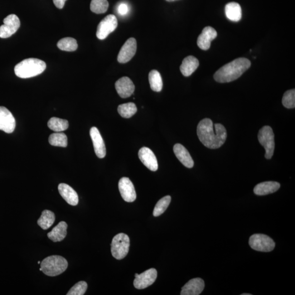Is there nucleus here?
I'll return each mask as SVG.
<instances>
[{"label": "nucleus", "instance_id": "a878e982", "mask_svg": "<svg viewBox=\"0 0 295 295\" xmlns=\"http://www.w3.org/2000/svg\"><path fill=\"white\" fill-rule=\"evenodd\" d=\"M149 81L152 90L156 92L161 91L163 83L161 74L157 70H152L149 72Z\"/></svg>", "mask_w": 295, "mask_h": 295}, {"label": "nucleus", "instance_id": "39448f33", "mask_svg": "<svg viewBox=\"0 0 295 295\" xmlns=\"http://www.w3.org/2000/svg\"><path fill=\"white\" fill-rule=\"evenodd\" d=\"M130 239L129 236L123 233H120L114 237L111 243V252L114 258L122 260L129 253Z\"/></svg>", "mask_w": 295, "mask_h": 295}, {"label": "nucleus", "instance_id": "5701e85b", "mask_svg": "<svg viewBox=\"0 0 295 295\" xmlns=\"http://www.w3.org/2000/svg\"><path fill=\"white\" fill-rule=\"evenodd\" d=\"M67 229L66 222L61 221L47 234L48 238L54 242L64 240L67 235Z\"/></svg>", "mask_w": 295, "mask_h": 295}, {"label": "nucleus", "instance_id": "c9c22d12", "mask_svg": "<svg viewBox=\"0 0 295 295\" xmlns=\"http://www.w3.org/2000/svg\"><path fill=\"white\" fill-rule=\"evenodd\" d=\"M66 1L67 0H53V2L57 8L62 9L64 7Z\"/></svg>", "mask_w": 295, "mask_h": 295}, {"label": "nucleus", "instance_id": "6e6552de", "mask_svg": "<svg viewBox=\"0 0 295 295\" xmlns=\"http://www.w3.org/2000/svg\"><path fill=\"white\" fill-rule=\"evenodd\" d=\"M118 27V20L113 14L106 16L100 22L97 28L96 36L99 40H103L110 33L113 32Z\"/></svg>", "mask_w": 295, "mask_h": 295}, {"label": "nucleus", "instance_id": "e433bc0d", "mask_svg": "<svg viewBox=\"0 0 295 295\" xmlns=\"http://www.w3.org/2000/svg\"><path fill=\"white\" fill-rule=\"evenodd\" d=\"M166 1H168V2H174V1H178V0H166Z\"/></svg>", "mask_w": 295, "mask_h": 295}, {"label": "nucleus", "instance_id": "cd10ccee", "mask_svg": "<svg viewBox=\"0 0 295 295\" xmlns=\"http://www.w3.org/2000/svg\"><path fill=\"white\" fill-rule=\"evenodd\" d=\"M57 46L61 51L74 52L78 48L77 41L74 38L65 37L62 38L57 43Z\"/></svg>", "mask_w": 295, "mask_h": 295}, {"label": "nucleus", "instance_id": "b1692460", "mask_svg": "<svg viewBox=\"0 0 295 295\" xmlns=\"http://www.w3.org/2000/svg\"><path fill=\"white\" fill-rule=\"evenodd\" d=\"M225 14L230 21L239 22L241 18V8L240 4L235 2L227 3L225 6Z\"/></svg>", "mask_w": 295, "mask_h": 295}, {"label": "nucleus", "instance_id": "72a5a7b5", "mask_svg": "<svg viewBox=\"0 0 295 295\" xmlns=\"http://www.w3.org/2000/svg\"><path fill=\"white\" fill-rule=\"evenodd\" d=\"M88 288V284L84 281H80L72 287L67 295H83Z\"/></svg>", "mask_w": 295, "mask_h": 295}, {"label": "nucleus", "instance_id": "f03ea898", "mask_svg": "<svg viewBox=\"0 0 295 295\" xmlns=\"http://www.w3.org/2000/svg\"><path fill=\"white\" fill-rule=\"evenodd\" d=\"M251 62L244 57H240L221 67L214 75V79L219 83H225L234 81L248 70Z\"/></svg>", "mask_w": 295, "mask_h": 295}, {"label": "nucleus", "instance_id": "f3484780", "mask_svg": "<svg viewBox=\"0 0 295 295\" xmlns=\"http://www.w3.org/2000/svg\"><path fill=\"white\" fill-rule=\"evenodd\" d=\"M90 134L97 157L100 159L105 158L106 155V146L103 138L98 128H91Z\"/></svg>", "mask_w": 295, "mask_h": 295}, {"label": "nucleus", "instance_id": "1a4fd4ad", "mask_svg": "<svg viewBox=\"0 0 295 295\" xmlns=\"http://www.w3.org/2000/svg\"><path fill=\"white\" fill-rule=\"evenodd\" d=\"M0 27V38H7L14 34L21 26V22L16 14H10L4 19Z\"/></svg>", "mask_w": 295, "mask_h": 295}, {"label": "nucleus", "instance_id": "c85d7f7f", "mask_svg": "<svg viewBox=\"0 0 295 295\" xmlns=\"http://www.w3.org/2000/svg\"><path fill=\"white\" fill-rule=\"evenodd\" d=\"M118 111L119 114L124 118H130L136 114L137 108L136 105L133 103H129L118 106Z\"/></svg>", "mask_w": 295, "mask_h": 295}, {"label": "nucleus", "instance_id": "ddd939ff", "mask_svg": "<svg viewBox=\"0 0 295 295\" xmlns=\"http://www.w3.org/2000/svg\"><path fill=\"white\" fill-rule=\"evenodd\" d=\"M16 120L12 113L7 108L0 107V130L7 134H11L16 128Z\"/></svg>", "mask_w": 295, "mask_h": 295}, {"label": "nucleus", "instance_id": "6ab92c4d", "mask_svg": "<svg viewBox=\"0 0 295 295\" xmlns=\"http://www.w3.org/2000/svg\"><path fill=\"white\" fill-rule=\"evenodd\" d=\"M58 190L67 204L71 206H77L79 204V196L73 188L65 183H61L58 186Z\"/></svg>", "mask_w": 295, "mask_h": 295}, {"label": "nucleus", "instance_id": "bb28decb", "mask_svg": "<svg viewBox=\"0 0 295 295\" xmlns=\"http://www.w3.org/2000/svg\"><path fill=\"white\" fill-rule=\"evenodd\" d=\"M48 127L56 133H60L69 128V122L67 120L53 117L48 121Z\"/></svg>", "mask_w": 295, "mask_h": 295}, {"label": "nucleus", "instance_id": "7c9ffc66", "mask_svg": "<svg viewBox=\"0 0 295 295\" xmlns=\"http://www.w3.org/2000/svg\"><path fill=\"white\" fill-rule=\"evenodd\" d=\"M171 201V197L170 196L163 197L160 200L154 208L153 215L159 216L163 214L167 210L168 206L170 205Z\"/></svg>", "mask_w": 295, "mask_h": 295}, {"label": "nucleus", "instance_id": "20e7f679", "mask_svg": "<svg viewBox=\"0 0 295 295\" xmlns=\"http://www.w3.org/2000/svg\"><path fill=\"white\" fill-rule=\"evenodd\" d=\"M68 267V262L59 255L48 256L42 261V271L48 276L55 277L64 272Z\"/></svg>", "mask_w": 295, "mask_h": 295}, {"label": "nucleus", "instance_id": "9d476101", "mask_svg": "<svg viewBox=\"0 0 295 295\" xmlns=\"http://www.w3.org/2000/svg\"><path fill=\"white\" fill-rule=\"evenodd\" d=\"M157 270L155 268H151L143 273L135 274L134 282V288L137 289H144L151 286L157 278Z\"/></svg>", "mask_w": 295, "mask_h": 295}, {"label": "nucleus", "instance_id": "c756f323", "mask_svg": "<svg viewBox=\"0 0 295 295\" xmlns=\"http://www.w3.org/2000/svg\"><path fill=\"white\" fill-rule=\"evenodd\" d=\"M49 142L53 146L66 147L67 137L65 134L61 132L52 134L49 137Z\"/></svg>", "mask_w": 295, "mask_h": 295}, {"label": "nucleus", "instance_id": "9b49d317", "mask_svg": "<svg viewBox=\"0 0 295 295\" xmlns=\"http://www.w3.org/2000/svg\"><path fill=\"white\" fill-rule=\"evenodd\" d=\"M137 51V42L134 38H130L121 48L118 61L122 64L129 62L134 56Z\"/></svg>", "mask_w": 295, "mask_h": 295}, {"label": "nucleus", "instance_id": "f704fd0d", "mask_svg": "<svg viewBox=\"0 0 295 295\" xmlns=\"http://www.w3.org/2000/svg\"><path fill=\"white\" fill-rule=\"evenodd\" d=\"M129 12V7L127 4L122 3L120 4L118 8V12L120 15L125 16Z\"/></svg>", "mask_w": 295, "mask_h": 295}, {"label": "nucleus", "instance_id": "4468645a", "mask_svg": "<svg viewBox=\"0 0 295 295\" xmlns=\"http://www.w3.org/2000/svg\"><path fill=\"white\" fill-rule=\"evenodd\" d=\"M115 86L119 95L123 99L129 98L135 89L133 81L128 77H123L116 81Z\"/></svg>", "mask_w": 295, "mask_h": 295}, {"label": "nucleus", "instance_id": "0eeeda50", "mask_svg": "<svg viewBox=\"0 0 295 295\" xmlns=\"http://www.w3.org/2000/svg\"><path fill=\"white\" fill-rule=\"evenodd\" d=\"M249 244L251 248L261 252H270L274 249L275 245L271 238L264 234H254L251 236Z\"/></svg>", "mask_w": 295, "mask_h": 295}, {"label": "nucleus", "instance_id": "423d86ee", "mask_svg": "<svg viewBox=\"0 0 295 295\" xmlns=\"http://www.w3.org/2000/svg\"><path fill=\"white\" fill-rule=\"evenodd\" d=\"M258 137L260 143L265 149V158L267 159H271L275 148L274 134L272 129L269 126H265L260 130Z\"/></svg>", "mask_w": 295, "mask_h": 295}, {"label": "nucleus", "instance_id": "4c0bfd02", "mask_svg": "<svg viewBox=\"0 0 295 295\" xmlns=\"http://www.w3.org/2000/svg\"><path fill=\"white\" fill-rule=\"evenodd\" d=\"M251 294H241V295H251Z\"/></svg>", "mask_w": 295, "mask_h": 295}, {"label": "nucleus", "instance_id": "412c9836", "mask_svg": "<svg viewBox=\"0 0 295 295\" xmlns=\"http://www.w3.org/2000/svg\"><path fill=\"white\" fill-rule=\"evenodd\" d=\"M280 187V184L277 182H265L256 185L254 188V192L258 196L267 195L276 192Z\"/></svg>", "mask_w": 295, "mask_h": 295}, {"label": "nucleus", "instance_id": "f257e3e1", "mask_svg": "<svg viewBox=\"0 0 295 295\" xmlns=\"http://www.w3.org/2000/svg\"><path fill=\"white\" fill-rule=\"evenodd\" d=\"M197 134L201 142L212 149L221 147L227 138V132L224 126L221 124L214 125L209 118L200 121L197 126Z\"/></svg>", "mask_w": 295, "mask_h": 295}, {"label": "nucleus", "instance_id": "393cba45", "mask_svg": "<svg viewBox=\"0 0 295 295\" xmlns=\"http://www.w3.org/2000/svg\"><path fill=\"white\" fill-rule=\"evenodd\" d=\"M55 216L54 213L49 210L43 211L37 224L43 230H47L54 223Z\"/></svg>", "mask_w": 295, "mask_h": 295}, {"label": "nucleus", "instance_id": "2eb2a0df", "mask_svg": "<svg viewBox=\"0 0 295 295\" xmlns=\"http://www.w3.org/2000/svg\"><path fill=\"white\" fill-rule=\"evenodd\" d=\"M217 36V32L214 28L207 27L203 29L202 32L197 38V46L202 50L207 51L210 49L211 42Z\"/></svg>", "mask_w": 295, "mask_h": 295}, {"label": "nucleus", "instance_id": "473e14b6", "mask_svg": "<svg viewBox=\"0 0 295 295\" xmlns=\"http://www.w3.org/2000/svg\"><path fill=\"white\" fill-rule=\"evenodd\" d=\"M282 104L285 107L289 109L294 108L295 107V90L292 89L288 90L284 93Z\"/></svg>", "mask_w": 295, "mask_h": 295}, {"label": "nucleus", "instance_id": "ea45409f", "mask_svg": "<svg viewBox=\"0 0 295 295\" xmlns=\"http://www.w3.org/2000/svg\"><path fill=\"white\" fill-rule=\"evenodd\" d=\"M40 270H42V268H40Z\"/></svg>", "mask_w": 295, "mask_h": 295}, {"label": "nucleus", "instance_id": "a211bd4d", "mask_svg": "<svg viewBox=\"0 0 295 295\" xmlns=\"http://www.w3.org/2000/svg\"><path fill=\"white\" fill-rule=\"evenodd\" d=\"M205 288L204 280L200 278L192 279L182 289L181 295H199Z\"/></svg>", "mask_w": 295, "mask_h": 295}, {"label": "nucleus", "instance_id": "4be33fe9", "mask_svg": "<svg viewBox=\"0 0 295 295\" xmlns=\"http://www.w3.org/2000/svg\"><path fill=\"white\" fill-rule=\"evenodd\" d=\"M199 66V61L197 58L193 56H188L183 60L180 66L182 75L185 77L191 76Z\"/></svg>", "mask_w": 295, "mask_h": 295}, {"label": "nucleus", "instance_id": "2f4dec72", "mask_svg": "<svg viewBox=\"0 0 295 295\" xmlns=\"http://www.w3.org/2000/svg\"><path fill=\"white\" fill-rule=\"evenodd\" d=\"M109 7L107 0H91V11L96 14H103L107 12Z\"/></svg>", "mask_w": 295, "mask_h": 295}, {"label": "nucleus", "instance_id": "58836bf2", "mask_svg": "<svg viewBox=\"0 0 295 295\" xmlns=\"http://www.w3.org/2000/svg\"><path fill=\"white\" fill-rule=\"evenodd\" d=\"M38 264H41V262H40V261H38Z\"/></svg>", "mask_w": 295, "mask_h": 295}, {"label": "nucleus", "instance_id": "dca6fc26", "mask_svg": "<svg viewBox=\"0 0 295 295\" xmlns=\"http://www.w3.org/2000/svg\"><path fill=\"white\" fill-rule=\"evenodd\" d=\"M138 157L145 166L149 170L156 171L158 169L157 158L151 149L147 147H143L139 150Z\"/></svg>", "mask_w": 295, "mask_h": 295}, {"label": "nucleus", "instance_id": "f8f14e48", "mask_svg": "<svg viewBox=\"0 0 295 295\" xmlns=\"http://www.w3.org/2000/svg\"><path fill=\"white\" fill-rule=\"evenodd\" d=\"M119 190L124 201L133 202L136 199V193L133 183L127 177H123L119 182Z\"/></svg>", "mask_w": 295, "mask_h": 295}, {"label": "nucleus", "instance_id": "7ed1b4c3", "mask_svg": "<svg viewBox=\"0 0 295 295\" xmlns=\"http://www.w3.org/2000/svg\"><path fill=\"white\" fill-rule=\"evenodd\" d=\"M46 69L45 61L35 58H28L18 63L14 67V72L19 78L29 79L41 74Z\"/></svg>", "mask_w": 295, "mask_h": 295}, {"label": "nucleus", "instance_id": "aec40b11", "mask_svg": "<svg viewBox=\"0 0 295 295\" xmlns=\"http://www.w3.org/2000/svg\"><path fill=\"white\" fill-rule=\"evenodd\" d=\"M173 151L176 157L183 164L188 168H191L194 165V162L188 150L183 145L177 143L173 147Z\"/></svg>", "mask_w": 295, "mask_h": 295}]
</instances>
